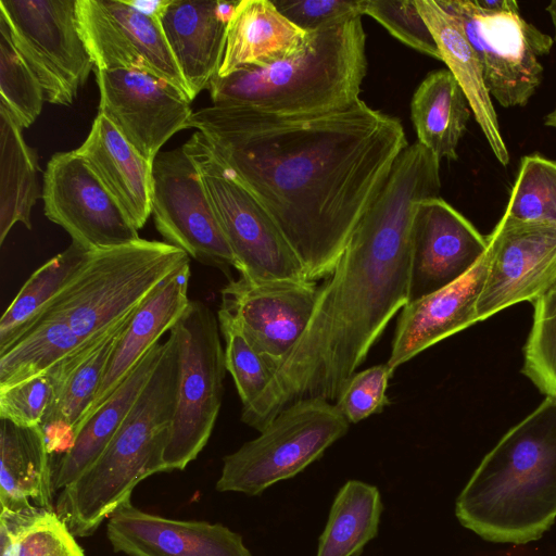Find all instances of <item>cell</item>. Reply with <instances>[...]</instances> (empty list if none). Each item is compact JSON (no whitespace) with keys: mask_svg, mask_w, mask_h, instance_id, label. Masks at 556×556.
I'll return each instance as SVG.
<instances>
[{"mask_svg":"<svg viewBox=\"0 0 556 556\" xmlns=\"http://www.w3.org/2000/svg\"><path fill=\"white\" fill-rule=\"evenodd\" d=\"M349 421L334 404L304 399L285 407L260 435L223 459L218 492L261 495L293 478L342 438Z\"/></svg>","mask_w":556,"mask_h":556,"instance_id":"52a82bcc","label":"cell"},{"mask_svg":"<svg viewBox=\"0 0 556 556\" xmlns=\"http://www.w3.org/2000/svg\"><path fill=\"white\" fill-rule=\"evenodd\" d=\"M486 237L440 197L417 203L410 228L408 302L465 276L485 254Z\"/></svg>","mask_w":556,"mask_h":556,"instance_id":"ac0fdd59","label":"cell"},{"mask_svg":"<svg viewBox=\"0 0 556 556\" xmlns=\"http://www.w3.org/2000/svg\"><path fill=\"white\" fill-rule=\"evenodd\" d=\"M393 372L387 363L355 372L342 389L336 407L353 424L380 413L390 403L387 389Z\"/></svg>","mask_w":556,"mask_h":556,"instance_id":"ab89813d","label":"cell"},{"mask_svg":"<svg viewBox=\"0 0 556 556\" xmlns=\"http://www.w3.org/2000/svg\"><path fill=\"white\" fill-rule=\"evenodd\" d=\"M163 352L155 344L113 394L76 430L71 448L52 462L53 491L80 477L106 448L153 374Z\"/></svg>","mask_w":556,"mask_h":556,"instance_id":"4316f807","label":"cell"},{"mask_svg":"<svg viewBox=\"0 0 556 556\" xmlns=\"http://www.w3.org/2000/svg\"><path fill=\"white\" fill-rule=\"evenodd\" d=\"M178 376V340L169 333L153 374L106 448L58 496L54 509L75 536L92 535L140 481L165 471Z\"/></svg>","mask_w":556,"mask_h":556,"instance_id":"5b68a950","label":"cell"},{"mask_svg":"<svg viewBox=\"0 0 556 556\" xmlns=\"http://www.w3.org/2000/svg\"><path fill=\"white\" fill-rule=\"evenodd\" d=\"M99 113L148 161L176 132L189 128L191 100L160 77L134 70H96Z\"/></svg>","mask_w":556,"mask_h":556,"instance_id":"e0dca14e","label":"cell"},{"mask_svg":"<svg viewBox=\"0 0 556 556\" xmlns=\"http://www.w3.org/2000/svg\"><path fill=\"white\" fill-rule=\"evenodd\" d=\"M457 22L480 62L491 97L501 106H525L543 80L540 58L554 39L520 13L486 12L473 0H437Z\"/></svg>","mask_w":556,"mask_h":556,"instance_id":"30bf717a","label":"cell"},{"mask_svg":"<svg viewBox=\"0 0 556 556\" xmlns=\"http://www.w3.org/2000/svg\"><path fill=\"white\" fill-rule=\"evenodd\" d=\"M367 72L362 16L308 33L304 48L264 67L215 76L214 106H241L275 116L303 117L344 110L358 100Z\"/></svg>","mask_w":556,"mask_h":556,"instance_id":"277c9868","label":"cell"},{"mask_svg":"<svg viewBox=\"0 0 556 556\" xmlns=\"http://www.w3.org/2000/svg\"><path fill=\"white\" fill-rule=\"evenodd\" d=\"M440 160L418 141L399 156L319 293L311 320L241 420L262 431L304 399L336 402L389 321L408 302L418 202L440 197Z\"/></svg>","mask_w":556,"mask_h":556,"instance_id":"7a4b0ae2","label":"cell"},{"mask_svg":"<svg viewBox=\"0 0 556 556\" xmlns=\"http://www.w3.org/2000/svg\"><path fill=\"white\" fill-rule=\"evenodd\" d=\"M363 13L404 45L441 61L435 39L415 0H364Z\"/></svg>","mask_w":556,"mask_h":556,"instance_id":"f35d334b","label":"cell"},{"mask_svg":"<svg viewBox=\"0 0 556 556\" xmlns=\"http://www.w3.org/2000/svg\"><path fill=\"white\" fill-rule=\"evenodd\" d=\"M53 494L51 455L40 425L25 427L1 419V510L53 508Z\"/></svg>","mask_w":556,"mask_h":556,"instance_id":"83f0119b","label":"cell"},{"mask_svg":"<svg viewBox=\"0 0 556 556\" xmlns=\"http://www.w3.org/2000/svg\"><path fill=\"white\" fill-rule=\"evenodd\" d=\"M532 304L533 324L521 371L545 396L556 397V285Z\"/></svg>","mask_w":556,"mask_h":556,"instance_id":"8d00e7d4","label":"cell"},{"mask_svg":"<svg viewBox=\"0 0 556 556\" xmlns=\"http://www.w3.org/2000/svg\"><path fill=\"white\" fill-rule=\"evenodd\" d=\"M415 2L435 39L441 61L446 64L463 89L491 151L506 166L509 163V152L501 134L498 118L476 52L457 22L437 0Z\"/></svg>","mask_w":556,"mask_h":556,"instance_id":"484cf974","label":"cell"},{"mask_svg":"<svg viewBox=\"0 0 556 556\" xmlns=\"http://www.w3.org/2000/svg\"><path fill=\"white\" fill-rule=\"evenodd\" d=\"M189 128L270 215L311 281L332 274L408 146L400 119L362 99L303 117L211 105Z\"/></svg>","mask_w":556,"mask_h":556,"instance_id":"6da1fadb","label":"cell"},{"mask_svg":"<svg viewBox=\"0 0 556 556\" xmlns=\"http://www.w3.org/2000/svg\"><path fill=\"white\" fill-rule=\"evenodd\" d=\"M136 311L104 333L86 341L50 369L55 376L56 389L40 427L51 462L73 445L77 426L90 408L111 355Z\"/></svg>","mask_w":556,"mask_h":556,"instance_id":"ffe728a7","label":"cell"},{"mask_svg":"<svg viewBox=\"0 0 556 556\" xmlns=\"http://www.w3.org/2000/svg\"><path fill=\"white\" fill-rule=\"evenodd\" d=\"M106 535L114 552L127 556H252L242 536L222 523L165 518L130 497L109 517Z\"/></svg>","mask_w":556,"mask_h":556,"instance_id":"d6986e66","label":"cell"},{"mask_svg":"<svg viewBox=\"0 0 556 556\" xmlns=\"http://www.w3.org/2000/svg\"><path fill=\"white\" fill-rule=\"evenodd\" d=\"M382 511L376 485L348 480L334 496L316 556H359L377 536Z\"/></svg>","mask_w":556,"mask_h":556,"instance_id":"4dcf8cb0","label":"cell"},{"mask_svg":"<svg viewBox=\"0 0 556 556\" xmlns=\"http://www.w3.org/2000/svg\"><path fill=\"white\" fill-rule=\"evenodd\" d=\"M172 330L178 339L179 376L165 471L184 470L208 442L227 370L218 318L206 304L190 301Z\"/></svg>","mask_w":556,"mask_h":556,"instance_id":"ba28073f","label":"cell"},{"mask_svg":"<svg viewBox=\"0 0 556 556\" xmlns=\"http://www.w3.org/2000/svg\"><path fill=\"white\" fill-rule=\"evenodd\" d=\"M544 125L556 129V102L554 109L545 115Z\"/></svg>","mask_w":556,"mask_h":556,"instance_id":"bcb514c9","label":"cell"},{"mask_svg":"<svg viewBox=\"0 0 556 556\" xmlns=\"http://www.w3.org/2000/svg\"><path fill=\"white\" fill-rule=\"evenodd\" d=\"M128 2L138 11L160 20L169 0H131Z\"/></svg>","mask_w":556,"mask_h":556,"instance_id":"ee69618b","label":"cell"},{"mask_svg":"<svg viewBox=\"0 0 556 556\" xmlns=\"http://www.w3.org/2000/svg\"><path fill=\"white\" fill-rule=\"evenodd\" d=\"M41 198L46 217L89 250L140 239L128 216L76 150L50 157Z\"/></svg>","mask_w":556,"mask_h":556,"instance_id":"5bb4252c","label":"cell"},{"mask_svg":"<svg viewBox=\"0 0 556 556\" xmlns=\"http://www.w3.org/2000/svg\"><path fill=\"white\" fill-rule=\"evenodd\" d=\"M85 342L64 321L34 320L0 352V389L47 372Z\"/></svg>","mask_w":556,"mask_h":556,"instance_id":"1f68e13d","label":"cell"},{"mask_svg":"<svg viewBox=\"0 0 556 556\" xmlns=\"http://www.w3.org/2000/svg\"><path fill=\"white\" fill-rule=\"evenodd\" d=\"M278 11L306 33L363 16L364 0H271Z\"/></svg>","mask_w":556,"mask_h":556,"instance_id":"b9f144b4","label":"cell"},{"mask_svg":"<svg viewBox=\"0 0 556 556\" xmlns=\"http://www.w3.org/2000/svg\"><path fill=\"white\" fill-rule=\"evenodd\" d=\"M190 276L189 261L163 280L139 305L111 355L90 408L77 428L113 394L160 338L178 323L191 301L188 299Z\"/></svg>","mask_w":556,"mask_h":556,"instance_id":"603a6c76","label":"cell"},{"mask_svg":"<svg viewBox=\"0 0 556 556\" xmlns=\"http://www.w3.org/2000/svg\"><path fill=\"white\" fill-rule=\"evenodd\" d=\"M486 241L489 264L476 306L479 321L517 303H533L556 285V225L503 214Z\"/></svg>","mask_w":556,"mask_h":556,"instance_id":"9a60e30c","label":"cell"},{"mask_svg":"<svg viewBox=\"0 0 556 556\" xmlns=\"http://www.w3.org/2000/svg\"><path fill=\"white\" fill-rule=\"evenodd\" d=\"M471 114L463 89L448 70L429 73L410 101L417 141L440 161L457 160V147Z\"/></svg>","mask_w":556,"mask_h":556,"instance_id":"f1b7e54d","label":"cell"},{"mask_svg":"<svg viewBox=\"0 0 556 556\" xmlns=\"http://www.w3.org/2000/svg\"><path fill=\"white\" fill-rule=\"evenodd\" d=\"M504 214L519 222L556 225V161L538 154L521 159Z\"/></svg>","mask_w":556,"mask_h":556,"instance_id":"d590c367","label":"cell"},{"mask_svg":"<svg viewBox=\"0 0 556 556\" xmlns=\"http://www.w3.org/2000/svg\"><path fill=\"white\" fill-rule=\"evenodd\" d=\"M0 17L46 101L71 105L94 70L78 28L76 0H0Z\"/></svg>","mask_w":556,"mask_h":556,"instance_id":"8fae6325","label":"cell"},{"mask_svg":"<svg viewBox=\"0 0 556 556\" xmlns=\"http://www.w3.org/2000/svg\"><path fill=\"white\" fill-rule=\"evenodd\" d=\"M184 147L198 166L240 276L251 281L308 280L270 215L233 177L207 139L195 131Z\"/></svg>","mask_w":556,"mask_h":556,"instance_id":"9c48e42d","label":"cell"},{"mask_svg":"<svg viewBox=\"0 0 556 556\" xmlns=\"http://www.w3.org/2000/svg\"><path fill=\"white\" fill-rule=\"evenodd\" d=\"M463 527L492 543L536 541L556 520V397L509 429L455 502Z\"/></svg>","mask_w":556,"mask_h":556,"instance_id":"3957f363","label":"cell"},{"mask_svg":"<svg viewBox=\"0 0 556 556\" xmlns=\"http://www.w3.org/2000/svg\"><path fill=\"white\" fill-rule=\"evenodd\" d=\"M477 7L480 9L492 12H514L519 13V5L514 0H473Z\"/></svg>","mask_w":556,"mask_h":556,"instance_id":"7bdbcfd3","label":"cell"},{"mask_svg":"<svg viewBox=\"0 0 556 556\" xmlns=\"http://www.w3.org/2000/svg\"><path fill=\"white\" fill-rule=\"evenodd\" d=\"M1 556H85L54 507L0 511Z\"/></svg>","mask_w":556,"mask_h":556,"instance_id":"836d02e7","label":"cell"},{"mask_svg":"<svg viewBox=\"0 0 556 556\" xmlns=\"http://www.w3.org/2000/svg\"><path fill=\"white\" fill-rule=\"evenodd\" d=\"M92 250L76 241L35 270L0 320V351L36 318L84 266Z\"/></svg>","mask_w":556,"mask_h":556,"instance_id":"d6a6232c","label":"cell"},{"mask_svg":"<svg viewBox=\"0 0 556 556\" xmlns=\"http://www.w3.org/2000/svg\"><path fill=\"white\" fill-rule=\"evenodd\" d=\"M55 389L56 381L50 370L10 388L0 389V419L25 427L40 425Z\"/></svg>","mask_w":556,"mask_h":556,"instance_id":"60d3db41","label":"cell"},{"mask_svg":"<svg viewBox=\"0 0 556 556\" xmlns=\"http://www.w3.org/2000/svg\"><path fill=\"white\" fill-rule=\"evenodd\" d=\"M546 12L548 13L549 17H551V21H552V24H553V28H554V43H556V0H553L551 1L547 5H546Z\"/></svg>","mask_w":556,"mask_h":556,"instance_id":"f6af8a7d","label":"cell"},{"mask_svg":"<svg viewBox=\"0 0 556 556\" xmlns=\"http://www.w3.org/2000/svg\"><path fill=\"white\" fill-rule=\"evenodd\" d=\"M318 293L316 281H251L240 276L220 290L219 309L236 323L273 374L304 333Z\"/></svg>","mask_w":556,"mask_h":556,"instance_id":"2e32d148","label":"cell"},{"mask_svg":"<svg viewBox=\"0 0 556 556\" xmlns=\"http://www.w3.org/2000/svg\"><path fill=\"white\" fill-rule=\"evenodd\" d=\"M239 1L169 0L160 23L193 100L218 74Z\"/></svg>","mask_w":556,"mask_h":556,"instance_id":"7402d4cb","label":"cell"},{"mask_svg":"<svg viewBox=\"0 0 556 556\" xmlns=\"http://www.w3.org/2000/svg\"><path fill=\"white\" fill-rule=\"evenodd\" d=\"M45 100L38 78L15 48L7 23L0 17V106L22 128H27L41 113Z\"/></svg>","mask_w":556,"mask_h":556,"instance_id":"e575fe53","label":"cell"},{"mask_svg":"<svg viewBox=\"0 0 556 556\" xmlns=\"http://www.w3.org/2000/svg\"><path fill=\"white\" fill-rule=\"evenodd\" d=\"M308 33L295 26L271 0H241L229 22L217 76L244 67H264L301 51Z\"/></svg>","mask_w":556,"mask_h":556,"instance_id":"d4e9b609","label":"cell"},{"mask_svg":"<svg viewBox=\"0 0 556 556\" xmlns=\"http://www.w3.org/2000/svg\"><path fill=\"white\" fill-rule=\"evenodd\" d=\"M76 152L86 161L137 230L151 215L152 162L144 159L102 113Z\"/></svg>","mask_w":556,"mask_h":556,"instance_id":"cb8c5ba5","label":"cell"},{"mask_svg":"<svg viewBox=\"0 0 556 556\" xmlns=\"http://www.w3.org/2000/svg\"><path fill=\"white\" fill-rule=\"evenodd\" d=\"M0 243L16 223L31 228L30 213L39 198L35 151L28 147L23 128L0 106Z\"/></svg>","mask_w":556,"mask_h":556,"instance_id":"f546056e","label":"cell"},{"mask_svg":"<svg viewBox=\"0 0 556 556\" xmlns=\"http://www.w3.org/2000/svg\"><path fill=\"white\" fill-rule=\"evenodd\" d=\"M76 15L94 70L146 72L173 84L192 101L160 20L119 0H76Z\"/></svg>","mask_w":556,"mask_h":556,"instance_id":"4fadbf2b","label":"cell"},{"mask_svg":"<svg viewBox=\"0 0 556 556\" xmlns=\"http://www.w3.org/2000/svg\"><path fill=\"white\" fill-rule=\"evenodd\" d=\"M220 333L225 340V365L231 375L242 408L253 405L271 380V370L251 346L236 323L222 309L217 312Z\"/></svg>","mask_w":556,"mask_h":556,"instance_id":"74e56055","label":"cell"},{"mask_svg":"<svg viewBox=\"0 0 556 556\" xmlns=\"http://www.w3.org/2000/svg\"><path fill=\"white\" fill-rule=\"evenodd\" d=\"M151 214L165 242L229 276L236 260L198 166L184 144L152 163Z\"/></svg>","mask_w":556,"mask_h":556,"instance_id":"7c38bea8","label":"cell"},{"mask_svg":"<svg viewBox=\"0 0 556 556\" xmlns=\"http://www.w3.org/2000/svg\"><path fill=\"white\" fill-rule=\"evenodd\" d=\"M488 264L486 249L460 279L402 308L387 362L392 371L426 349L479 321L476 306Z\"/></svg>","mask_w":556,"mask_h":556,"instance_id":"44dd1931","label":"cell"},{"mask_svg":"<svg viewBox=\"0 0 556 556\" xmlns=\"http://www.w3.org/2000/svg\"><path fill=\"white\" fill-rule=\"evenodd\" d=\"M189 261L185 251L165 241L141 238L92 250L75 277L30 323L58 319L84 341L91 340L138 308L163 280Z\"/></svg>","mask_w":556,"mask_h":556,"instance_id":"8992f818","label":"cell"}]
</instances>
